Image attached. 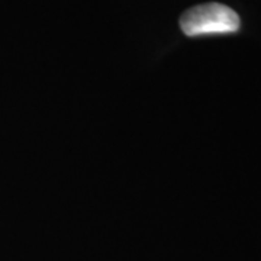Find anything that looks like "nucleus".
I'll return each instance as SVG.
<instances>
[{"instance_id": "1", "label": "nucleus", "mask_w": 261, "mask_h": 261, "mask_svg": "<svg viewBox=\"0 0 261 261\" xmlns=\"http://www.w3.org/2000/svg\"><path fill=\"white\" fill-rule=\"evenodd\" d=\"M238 13L221 3H206L186 10L180 18V28L187 37L224 35L238 32Z\"/></svg>"}]
</instances>
